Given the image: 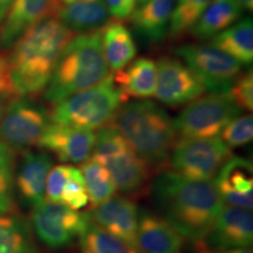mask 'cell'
<instances>
[{
  "mask_svg": "<svg viewBox=\"0 0 253 253\" xmlns=\"http://www.w3.org/2000/svg\"><path fill=\"white\" fill-rule=\"evenodd\" d=\"M154 203L164 219L192 243L207 235L224 207L213 181H195L163 170L151 186Z\"/></svg>",
  "mask_w": 253,
  "mask_h": 253,
  "instance_id": "6da1fadb",
  "label": "cell"
},
{
  "mask_svg": "<svg viewBox=\"0 0 253 253\" xmlns=\"http://www.w3.org/2000/svg\"><path fill=\"white\" fill-rule=\"evenodd\" d=\"M73 36L58 18L49 15L12 46L7 66L14 96L33 97L46 89L60 53Z\"/></svg>",
  "mask_w": 253,
  "mask_h": 253,
  "instance_id": "7a4b0ae2",
  "label": "cell"
},
{
  "mask_svg": "<svg viewBox=\"0 0 253 253\" xmlns=\"http://www.w3.org/2000/svg\"><path fill=\"white\" fill-rule=\"evenodd\" d=\"M112 126L149 167L162 168L176 142L173 119L162 106L151 100L122 104Z\"/></svg>",
  "mask_w": 253,
  "mask_h": 253,
  "instance_id": "3957f363",
  "label": "cell"
},
{
  "mask_svg": "<svg viewBox=\"0 0 253 253\" xmlns=\"http://www.w3.org/2000/svg\"><path fill=\"white\" fill-rule=\"evenodd\" d=\"M109 75L101 43V30L78 34L60 53L43 97L55 104L69 95L100 84Z\"/></svg>",
  "mask_w": 253,
  "mask_h": 253,
  "instance_id": "277c9868",
  "label": "cell"
},
{
  "mask_svg": "<svg viewBox=\"0 0 253 253\" xmlns=\"http://www.w3.org/2000/svg\"><path fill=\"white\" fill-rule=\"evenodd\" d=\"M126 96L110 74L102 82L69 95L49 112L50 122L95 130L113 121Z\"/></svg>",
  "mask_w": 253,
  "mask_h": 253,
  "instance_id": "5b68a950",
  "label": "cell"
},
{
  "mask_svg": "<svg viewBox=\"0 0 253 253\" xmlns=\"http://www.w3.org/2000/svg\"><path fill=\"white\" fill-rule=\"evenodd\" d=\"M91 154V158L106 168L116 188L125 194H137L149 179V166L113 126L100 129Z\"/></svg>",
  "mask_w": 253,
  "mask_h": 253,
  "instance_id": "8992f818",
  "label": "cell"
},
{
  "mask_svg": "<svg viewBox=\"0 0 253 253\" xmlns=\"http://www.w3.org/2000/svg\"><path fill=\"white\" fill-rule=\"evenodd\" d=\"M242 112L229 91L210 93L188 103L173 122L181 138H213Z\"/></svg>",
  "mask_w": 253,
  "mask_h": 253,
  "instance_id": "52a82bcc",
  "label": "cell"
},
{
  "mask_svg": "<svg viewBox=\"0 0 253 253\" xmlns=\"http://www.w3.org/2000/svg\"><path fill=\"white\" fill-rule=\"evenodd\" d=\"M232 151L219 137L179 138L173 144L169 162L172 171L195 181H212Z\"/></svg>",
  "mask_w": 253,
  "mask_h": 253,
  "instance_id": "ba28073f",
  "label": "cell"
},
{
  "mask_svg": "<svg viewBox=\"0 0 253 253\" xmlns=\"http://www.w3.org/2000/svg\"><path fill=\"white\" fill-rule=\"evenodd\" d=\"M49 123V112L33 97H9L0 123V141L15 153L27 151L38 144Z\"/></svg>",
  "mask_w": 253,
  "mask_h": 253,
  "instance_id": "9c48e42d",
  "label": "cell"
},
{
  "mask_svg": "<svg viewBox=\"0 0 253 253\" xmlns=\"http://www.w3.org/2000/svg\"><path fill=\"white\" fill-rule=\"evenodd\" d=\"M173 52L211 93L229 91L242 73V63L210 43H185Z\"/></svg>",
  "mask_w": 253,
  "mask_h": 253,
  "instance_id": "30bf717a",
  "label": "cell"
},
{
  "mask_svg": "<svg viewBox=\"0 0 253 253\" xmlns=\"http://www.w3.org/2000/svg\"><path fill=\"white\" fill-rule=\"evenodd\" d=\"M91 221L89 212H79L59 203L43 202L33 209L32 226L40 242L59 250L80 238Z\"/></svg>",
  "mask_w": 253,
  "mask_h": 253,
  "instance_id": "8fae6325",
  "label": "cell"
},
{
  "mask_svg": "<svg viewBox=\"0 0 253 253\" xmlns=\"http://www.w3.org/2000/svg\"><path fill=\"white\" fill-rule=\"evenodd\" d=\"M253 243V214L249 209L223 207L212 227L203 238L194 242L196 253H225Z\"/></svg>",
  "mask_w": 253,
  "mask_h": 253,
  "instance_id": "7c38bea8",
  "label": "cell"
},
{
  "mask_svg": "<svg viewBox=\"0 0 253 253\" xmlns=\"http://www.w3.org/2000/svg\"><path fill=\"white\" fill-rule=\"evenodd\" d=\"M156 66L155 96L166 106L171 108L185 106L207 90L197 75L179 59L163 56L156 62Z\"/></svg>",
  "mask_w": 253,
  "mask_h": 253,
  "instance_id": "4fadbf2b",
  "label": "cell"
},
{
  "mask_svg": "<svg viewBox=\"0 0 253 253\" xmlns=\"http://www.w3.org/2000/svg\"><path fill=\"white\" fill-rule=\"evenodd\" d=\"M96 135L78 126L49 123L38 147L52 153L63 163H84L93 153Z\"/></svg>",
  "mask_w": 253,
  "mask_h": 253,
  "instance_id": "5bb4252c",
  "label": "cell"
},
{
  "mask_svg": "<svg viewBox=\"0 0 253 253\" xmlns=\"http://www.w3.org/2000/svg\"><path fill=\"white\" fill-rule=\"evenodd\" d=\"M89 214L94 224L138 251V209L131 199L114 196L95 207Z\"/></svg>",
  "mask_w": 253,
  "mask_h": 253,
  "instance_id": "9a60e30c",
  "label": "cell"
},
{
  "mask_svg": "<svg viewBox=\"0 0 253 253\" xmlns=\"http://www.w3.org/2000/svg\"><path fill=\"white\" fill-rule=\"evenodd\" d=\"M223 203L229 207L252 210L253 205V166L248 158L231 156L214 179Z\"/></svg>",
  "mask_w": 253,
  "mask_h": 253,
  "instance_id": "2e32d148",
  "label": "cell"
},
{
  "mask_svg": "<svg viewBox=\"0 0 253 253\" xmlns=\"http://www.w3.org/2000/svg\"><path fill=\"white\" fill-rule=\"evenodd\" d=\"M52 168L53 160L47 151H24L15 186L21 201L30 208H37L46 201V179Z\"/></svg>",
  "mask_w": 253,
  "mask_h": 253,
  "instance_id": "e0dca14e",
  "label": "cell"
},
{
  "mask_svg": "<svg viewBox=\"0 0 253 253\" xmlns=\"http://www.w3.org/2000/svg\"><path fill=\"white\" fill-rule=\"evenodd\" d=\"M53 17L73 33H90L108 23L110 13L106 0H55Z\"/></svg>",
  "mask_w": 253,
  "mask_h": 253,
  "instance_id": "ac0fdd59",
  "label": "cell"
},
{
  "mask_svg": "<svg viewBox=\"0 0 253 253\" xmlns=\"http://www.w3.org/2000/svg\"><path fill=\"white\" fill-rule=\"evenodd\" d=\"M55 0H14L0 27V49H11L21 37L46 17L53 15Z\"/></svg>",
  "mask_w": 253,
  "mask_h": 253,
  "instance_id": "d6986e66",
  "label": "cell"
},
{
  "mask_svg": "<svg viewBox=\"0 0 253 253\" xmlns=\"http://www.w3.org/2000/svg\"><path fill=\"white\" fill-rule=\"evenodd\" d=\"M184 238L162 216L142 210L138 214L137 246L141 253H181Z\"/></svg>",
  "mask_w": 253,
  "mask_h": 253,
  "instance_id": "ffe728a7",
  "label": "cell"
},
{
  "mask_svg": "<svg viewBox=\"0 0 253 253\" xmlns=\"http://www.w3.org/2000/svg\"><path fill=\"white\" fill-rule=\"evenodd\" d=\"M176 1L177 0H149L143 5L137 6L129 17L135 33L151 43L161 42L166 39Z\"/></svg>",
  "mask_w": 253,
  "mask_h": 253,
  "instance_id": "44dd1931",
  "label": "cell"
},
{
  "mask_svg": "<svg viewBox=\"0 0 253 253\" xmlns=\"http://www.w3.org/2000/svg\"><path fill=\"white\" fill-rule=\"evenodd\" d=\"M101 43L107 65L113 72L123 71L137 54L130 31L120 21H112L101 30Z\"/></svg>",
  "mask_w": 253,
  "mask_h": 253,
  "instance_id": "7402d4cb",
  "label": "cell"
},
{
  "mask_svg": "<svg viewBox=\"0 0 253 253\" xmlns=\"http://www.w3.org/2000/svg\"><path fill=\"white\" fill-rule=\"evenodd\" d=\"M126 99H147L155 96L157 84V66L154 60L140 58L128 65L125 72L114 77Z\"/></svg>",
  "mask_w": 253,
  "mask_h": 253,
  "instance_id": "603a6c76",
  "label": "cell"
},
{
  "mask_svg": "<svg viewBox=\"0 0 253 253\" xmlns=\"http://www.w3.org/2000/svg\"><path fill=\"white\" fill-rule=\"evenodd\" d=\"M244 13L237 0H212L190 34L198 40H208L232 26Z\"/></svg>",
  "mask_w": 253,
  "mask_h": 253,
  "instance_id": "cb8c5ba5",
  "label": "cell"
},
{
  "mask_svg": "<svg viewBox=\"0 0 253 253\" xmlns=\"http://www.w3.org/2000/svg\"><path fill=\"white\" fill-rule=\"evenodd\" d=\"M210 45L227 53L242 65H251L253 60V24L251 18L237 21L217 36L211 38Z\"/></svg>",
  "mask_w": 253,
  "mask_h": 253,
  "instance_id": "d4e9b609",
  "label": "cell"
},
{
  "mask_svg": "<svg viewBox=\"0 0 253 253\" xmlns=\"http://www.w3.org/2000/svg\"><path fill=\"white\" fill-rule=\"evenodd\" d=\"M0 253H39L30 224L19 214H0Z\"/></svg>",
  "mask_w": 253,
  "mask_h": 253,
  "instance_id": "484cf974",
  "label": "cell"
},
{
  "mask_svg": "<svg viewBox=\"0 0 253 253\" xmlns=\"http://www.w3.org/2000/svg\"><path fill=\"white\" fill-rule=\"evenodd\" d=\"M82 177L88 192V198L93 207L104 203L116 194V184L110 173L100 162L94 158H88L80 168Z\"/></svg>",
  "mask_w": 253,
  "mask_h": 253,
  "instance_id": "4316f807",
  "label": "cell"
},
{
  "mask_svg": "<svg viewBox=\"0 0 253 253\" xmlns=\"http://www.w3.org/2000/svg\"><path fill=\"white\" fill-rule=\"evenodd\" d=\"M81 253H141L90 221L79 238Z\"/></svg>",
  "mask_w": 253,
  "mask_h": 253,
  "instance_id": "83f0119b",
  "label": "cell"
},
{
  "mask_svg": "<svg viewBox=\"0 0 253 253\" xmlns=\"http://www.w3.org/2000/svg\"><path fill=\"white\" fill-rule=\"evenodd\" d=\"M212 0H177L169 26V37L178 40L190 33Z\"/></svg>",
  "mask_w": 253,
  "mask_h": 253,
  "instance_id": "f1b7e54d",
  "label": "cell"
},
{
  "mask_svg": "<svg viewBox=\"0 0 253 253\" xmlns=\"http://www.w3.org/2000/svg\"><path fill=\"white\" fill-rule=\"evenodd\" d=\"M15 151L0 141V214L14 212Z\"/></svg>",
  "mask_w": 253,
  "mask_h": 253,
  "instance_id": "f546056e",
  "label": "cell"
},
{
  "mask_svg": "<svg viewBox=\"0 0 253 253\" xmlns=\"http://www.w3.org/2000/svg\"><path fill=\"white\" fill-rule=\"evenodd\" d=\"M88 203H89V198H88V192L82 173L80 169L72 166L67 181L62 189L60 204L78 211L87 207Z\"/></svg>",
  "mask_w": 253,
  "mask_h": 253,
  "instance_id": "4dcf8cb0",
  "label": "cell"
},
{
  "mask_svg": "<svg viewBox=\"0 0 253 253\" xmlns=\"http://www.w3.org/2000/svg\"><path fill=\"white\" fill-rule=\"evenodd\" d=\"M220 134V140L229 145L231 149L248 144L253 137L252 115L246 114V115L237 116L221 130Z\"/></svg>",
  "mask_w": 253,
  "mask_h": 253,
  "instance_id": "1f68e13d",
  "label": "cell"
},
{
  "mask_svg": "<svg viewBox=\"0 0 253 253\" xmlns=\"http://www.w3.org/2000/svg\"><path fill=\"white\" fill-rule=\"evenodd\" d=\"M231 96L243 110L252 112L253 109V75L252 71L239 74L235 84L229 90Z\"/></svg>",
  "mask_w": 253,
  "mask_h": 253,
  "instance_id": "d6a6232c",
  "label": "cell"
},
{
  "mask_svg": "<svg viewBox=\"0 0 253 253\" xmlns=\"http://www.w3.org/2000/svg\"><path fill=\"white\" fill-rule=\"evenodd\" d=\"M71 167L67 164H61L50 169L46 179V202L60 204L62 189L68 178Z\"/></svg>",
  "mask_w": 253,
  "mask_h": 253,
  "instance_id": "836d02e7",
  "label": "cell"
},
{
  "mask_svg": "<svg viewBox=\"0 0 253 253\" xmlns=\"http://www.w3.org/2000/svg\"><path fill=\"white\" fill-rule=\"evenodd\" d=\"M112 17L125 20L130 17L136 8V0H106Z\"/></svg>",
  "mask_w": 253,
  "mask_h": 253,
  "instance_id": "e575fe53",
  "label": "cell"
},
{
  "mask_svg": "<svg viewBox=\"0 0 253 253\" xmlns=\"http://www.w3.org/2000/svg\"><path fill=\"white\" fill-rule=\"evenodd\" d=\"M0 94L14 96L13 93H12L11 82H9L8 78L7 58L2 54H0Z\"/></svg>",
  "mask_w": 253,
  "mask_h": 253,
  "instance_id": "d590c367",
  "label": "cell"
},
{
  "mask_svg": "<svg viewBox=\"0 0 253 253\" xmlns=\"http://www.w3.org/2000/svg\"><path fill=\"white\" fill-rule=\"evenodd\" d=\"M13 2L14 0H0V27H1L6 17H7L9 9H11Z\"/></svg>",
  "mask_w": 253,
  "mask_h": 253,
  "instance_id": "8d00e7d4",
  "label": "cell"
},
{
  "mask_svg": "<svg viewBox=\"0 0 253 253\" xmlns=\"http://www.w3.org/2000/svg\"><path fill=\"white\" fill-rule=\"evenodd\" d=\"M9 97L12 96H8V95H5V94H0V123H1L2 116H4V113H5L6 104H7Z\"/></svg>",
  "mask_w": 253,
  "mask_h": 253,
  "instance_id": "74e56055",
  "label": "cell"
},
{
  "mask_svg": "<svg viewBox=\"0 0 253 253\" xmlns=\"http://www.w3.org/2000/svg\"><path fill=\"white\" fill-rule=\"evenodd\" d=\"M239 2V5L242 6L243 9H249V11H252L253 7V0H237Z\"/></svg>",
  "mask_w": 253,
  "mask_h": 253,
  "instance_id": "f35d334b",
  "label": "cell"
},
{
  "mask_svg": "<svg viewBox=\"0 0 253 253\" xmlns=\"http://www.w3.org/2000/svg\"><path fill=\"white\" fill-rule=\"evenodd\" d=\"M225 253H253L251 248H240V249H233L230 251H226Z\"/></svg>",
  "mask_w": 253,
  "mask_h": 253,
  "instance_id": "ab89813d",
  "label": "cell"
},
{
  "mask_svg": "<svg viewBox=\"0 0 253 253\" xmlns=\"http://www.w3.org/2000/svg\"><path fill=\"white\" fill-rule=\"evenodd\" d=\"M148 1H149V0H136V7H137V6L143 5V4H145V2H148Z\"/></svg>",
  "mask_w": 253,
  "mask_h": 253,
  "instance_id": "60d3db41",
  "label": "cell"
}]
</instances>
